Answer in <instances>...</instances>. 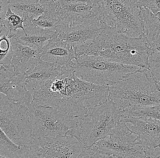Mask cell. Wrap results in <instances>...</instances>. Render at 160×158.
<instances>
[{
  "label": "cell",
  "instance_id": "4dcf8cb0",
  "mask_svg": "<svg viewBox=\"0 0 160 158\" xmlns=\"http://www.w3.org/2000/svg\"><path fill=\"white\" fill-rule=\"evenodd\" d=\"M155 50H158L159 51H160V48H158V49H155Z\"/></svg>",
  "mask_w": 160,
  "mask_h": 158
},
{
  "label": "cell",
  "instance_id": "83f0119b",
  "mask_svg": "<svg viewBox=\"0 0 160 158\" xmlns=\"http://www.w3.org/2000/svg\"><path fill=\"white\" fill-rule=\"evenodd\" d=\"M10 0H0L1 8H0V19L1 22L3 20L7 14L8 8L9 7Z\"/></svg>",
  "mask_w": 160,
  "mask_h": 158
},
{
  "label": "cell",
  "instance_id": "7a4b0ae2",
  "mask_svg": "<svg viewBox=\"0 0 160 158\" xmlns=\"http://www.w3.org/2000/svg\"><path fill=\"white\" fill-rule=\"evenodd\" d=\"M155 49L147 45L143 34L128 36L105 25L94 41L78 54L98 56L111 61L149 68V59Z\"/></svg>",
  "mask_w": 160,
  "mask_h": 158
},
{
  "label": "cell",
  "instance_id": "ac0fdd59",
  "mask_svg": "<svg viewBox=\"0 0 160 158\" xmlns=\"http://www.w3.org/2000/svg\"><path fill=\"white\" fill-rule=\"evenodd\" d=\"M54 1L57 4L56 12L60 20V26L68 24L72 21L92 14V8L86 4L72 0Z\"/></svg>",
  "mask_w": 160,
  "mask_h": 158
},
{
  "label": "cell",
  "instance_id": "6da1fadb",
  "mask_svg": "<svg viewBox=\"0 0 160 158\" xmlns=\"http://www.w3.org/2000/svg\"><path fill=\"white\" fill-rule=\"evenodd\" d=\"M109 86L79 79L75 71L63 72L33 94L34 100L71 116H79L104 103Z\"/></svg>",
  "mask_w": 160,
  "mask_h": 158
},
{
  "label": "cell",
  "instance_id": "30bf717a",
  "mask_svg": "<svg viewBox=\"0 0 160 158\" xmlns=\"http://www.w3.org/2000/svg\"><path fill=\"white\" fill-rule=\"evenodd\" d=\"M105 24L92 14L72 21L68 24L59 26L57 36L75 49L77 54L91 44L104 28Z\"/></svg>",
  "mask_w": 160,
  "mask_h": 158
},
{
  "label": "cell",
  "instance_id": "ba28073f",
  "mask_svg": "<svg viewBox=\"0 0 160 158\" xmlns=\"http://www.w3.org/2000/svg\"><path fill=\"white\" fill-rule=\"evenodd\" d=\"M0 127L18 145L29 147L33 138L28 108L0 94Z\"/></svg>",
  "mask_w": 160,
  "mask_h": 158
},
{
  "label": "cell",
  "instance_id": "e0dca14e",
  "mask_svg": "<svg viewBox=\"0 0 160 158\" xmlns=\"http://www.w3.org/2000/svg\"><path fill=\"white\" fill-rule=\"evenodd\" d=\"M24 26L25 32L19 29L13 38L22 44L39 50L42 51L56 33V30L43 28L33 23Z\"/></svg>",
  "mask_w": 160,
  "mask_h": 158
},
{
  "label": "cell",
  "instance_id": "3957f363",
  "mask_svg": "<svg viewBox=\"0 0 160 158\" xmlns=\"http://www.w3.org/2000/svg\"><path fill=\"white\" fill-rule=\"evenodd\" d=\"M108 98L123 116L160 105V88L150 69H141L110 85Z\"/></svg>",
  "mask_w": 160,
  "mask_h": 158
},
{
  "label": "cell",
  "instance_id": "5bb4252c",
  "mask_svg": "<svg viewBox=\"0 0 160 158\" xmlns=\"http://www.w3.org/2000/svg\"><path fill=\"white\" fill-rule=\"evenodd\" d=\"M77 58L75 49L61 40L56 34L44 47L41 56L42 61L57 66L62 73L74 71V60Z\"/></svg>",
  "mask_w": 160,
  "mask_h": 158
},
{
  "label": "cell",
  "instance_id": "d6a6232c",
  "mask_svg": "<svg viewBox=\"0 0 160 158\" xmlns=\"http://www.w3.org/2000/svg\"><path fill=\"white\" fill-rule=\"evenodd\" d=\"M160 48V46H159V47H158V48ZM157 48V49H158Z\"/></svg>",
  "mask_w": 160,
  "mask_h": 158
},
{
  "label": "cell",
  "instance_id": "d4e9b609",
  "mask_svg": "<svg viewBox=\"0 0 160 158\" xmlns=\"http://www.w3.org/2000/svg\"><path fill=\"white\" fill-rule=\"evenodd\" d=\"M150 70L160 88V52L155 50L149 59Z\"/></svg>",
  "mask_w": 160,
  "mask_h": 158
},
{
  "label": "cell",
  "instance_id": "277c9868",
  "mask_svg": "<svg viewBox=\"0 0 160 158\" xmlns=\"http://www.w3.org/2000/svg\"><path fill=\"white\" fill-rule=\"evenodd\" d=\"M123 114L110 99L79 116H73L69 135L91 145L109 135L121 121Z\"/></svg>",
  "mask_w": 160,
  "mask_h": 158
},
{
  "label": "cell",
  "instance_id": "44dd1931",
  "mask_svg": "<svg viewBox=\"0 0 160 158\" xmlns=\"http://www.w3.org/2000/svg\"><path fill=\"white\" fill-rule=\"evenodd\" d=\"M29 147L21 146L12 140L1 129L0 157L28 158Z\"/></svg>",
  "mask_w": 160,
  "mask_h": 158
},
{
  "label": "cell",
  "instance_id": "4316f807",
  "mask_svg": "<svg viewBox=\"0 0 160 158\" xmlns=\"http://www.w3.org/2000/svg\"><path fill=\"white\" fill-rule=\"evenodd\" d=\"M140 8L146 7L156 14L160 13V0H139Z\"/></svg>",
  "mask_w": 160,
  "mask_h": 158
},
{
  "label": "cell",
  "instance_id": "1f68e13d",
  "mask_svg": "<svg viewBox=\"0 0 160 158\" xmlns=\"http://www.w3.org/2000/svg\"><path fill=\"white\" fill-rule=\"evenodd\" d=\"M160 147V145H158V146L157 147Z\"/></svg>",
  "mask_w": 160,
  "mask_h": 158
},
{
  "label": "cell",
  "instance_id": "d6986e66",
  "mask_svg": "<svg viewBox=\"0 0 160 158\" xmlns=\"http://www.w3.org/2000/svg\"><path fill=\"white\" fill-rule=\"evenodd\" d=\"M140 9L145 41L149 48L156 49L160 46V13H154L146 7Z\"/></svg>",
  "mask_w": 160,
  "mask_h": 158
},
{
  "label": "cell",
  "instance_id": "4fadbf2b",
  "mask_svg": "<svg viewBox=\"0 0 160 158\" xmlns=\"http://www.w3.org/2000/svg\"><path fill=\"white\" fill-rule=\"evenodd\" d=\"M0 92L16 103L28 106L33 100L27 89L25 74L17 73L12 67L0 68Z\"/></svg>",
  "mask_w": 160,
  "mask_h": 158
},
{
  "label": "cell",
  "instance_id": "7402d4cb",
  "mask_svg": "<svg viewBox=\"0 0 160 158\" xmlns=\"http://www.w3.org/2000/svg\"><path fill=\"white\" fill-rule=\"evenodd\" d=\"M56 8L57 4L54 0L48 2L46 3V9L43 13L38 19L33 21L32 23L43 28L56 30L60 25Z\"/></svg>",
  "mask_w": 160,
  "mask_h": 158
},
{
  "label": "cell",
  "instance_id": "2e32d148",
  "mask_svg": "<svg viewBox=\"0 0 160 158\" xmlns=\"http://www.w3.org/2000/svg\"><path fill=\"white\" fill-rule=\"evenodd\" d=\"M61 73L62 70L57 66L41 60L32 69L25 74L27 89L33 96Z\"/></svg>",
  "mask_w": 160,
  "mask_h": 158
},
{
  "label": "cell",
  "instance_id": "cb8c5ba5",
  "mask_svg": "<svg viewBox=\"0 0 160 158\" xmlns=\"http://www.w3.org/2000/svg\"><path fill=\"white\" fill-rule=\"evenodd\" d=\"M1 64L5 67H12L11 60L12 50L11 39L7 34V31L5 28H1Z\"/></svg>",
  "mask_w": 160,
  "mask_h": 158
},
{
  "label": "cell",
  "instance_id": "8992f818",
  "mask_svg": "<svg viewBox=\"0 0 160 158\" xmlns=\"http://www.w3.org/2000/svg\"><path fill=\"white\" fill-rule=\"evenodd\" d=\"M74 71L83 80L111 85L141 69L136 66L111 61L98 56L82 55L74 60Z\"/></svg>",
  "mask_w": 160,
  "mask_h": 158
},
{
  "label": "cell",
  "instance_id": "f546056e",
  "mask_svg": "<svg viewBox=\"0 0 160 158\" xmlns=\"http://www.w3.org/2000/svg\"><path fill=\"white\" fill-rule=\"evenodd\" d=\"M42 2L43 3H47V2H49V1H52V0H41Z\"/></svg>",
  "mask_w": 160,
  "mask_h": 158
},
{
  "label": "cell",
  "instance_id": "9c48e42d",
  "mask_svg": "<svg viewBox=\"0 0 160 158\" xmlns=\"http://www.w3.org/2000/svg\"><path fill=\"white\" fill-rule=\"evenodd\" d=\"M28 108L33 139L69 135L73 116L34 100Z\"/></svg>",
  "mask_w": 160,
  "mask_h": 158
},
{
  "label": "cell",
  "instance_id": "ffe728a7",
  "mask_svg": "<svg viewBox=\"0 0 160 158\" xmlns=\"http://www.w3.org/2000/svg\"><path fill=\"white\" fill-rule=\"evenodd\" d=\"M46 3L41 0H10L9 7L23 19L24 26L32 23L43 13Z\"/></svg>",
  "mask_w": 160,
  "mask_h": 158
},
{
  "label": "cell",
  "instance_id": "603a6c76",
  "mask_svg": "<svg viewBox=\"0 0 160 158\" xmlns=\"http://www.w3.org/2000/svg\"><path fill=\"white\" fill-rule=\"evenodd\" d=\"M23 19L12 11L10 7L3 20L1 22V27H4L7 31V34L10 38H13L19 29L25 32Z\"/></svg>",
  "mask_w": 160,
  "mask_h": 158
},
{
  "label": "cell",
  "instance_id": "9a60e30c",
  "mask_svg": "<svg viewBox=\"0 0 160 158\" xmlns=\"http://www.w3.org/2000/svg\"><path fill=\"white\" fill-rule=\"evenodd\" d=\"M11 39L12 50L11 64L16 73L25 74L41 61L42 51L22 44L14 38Z\"/></svg>",
  "mask_w": 160,
  "mask_h": 158
},
{
  "label": "cell",
  "instance_id": "f1b7e54d",
  "mask_svg": "<svg viewBox=\"0 0 160 158\" xmlns=\"http://www.w3.org/2000/svg\"><path fill=\"white\" fill-rule=\"evenodd\" d=\"M77 3H83L92 8L96 0H72Z\"/></svg>",
  "mask_w": 160,
  "mask_h": 158
},
{
  "label": "cell",
  "instance_id": "52a82bcc",
  "mask_svg": "<svg viewBox=\"0 0 160 158\" xmlns=\"http://www.w3.org/2000/svg\"><path fill=\"white\" fill-rule=\"evenodd\" d=\"M93 145L98 158H146L139 136L121 121Z\"/></svg>",
  "mask_w": 160,
  "mask_h": 158
},
{
  "label": "cell",
  "instance_id": "5b68a950",
  "mask_svg": "<svg viewBox=\"0 0 160 158\" xmlns=\"http://www.w3.org/2000/svg\"><path fill=\"white\" fill-rule=\"evenodd\" d=\"M92 11L105 25L127 35L143 34L139 0H96Z\"/></svg>",
  "mask_w": 160,
  "mask_h": 158
},
{
  "label": "cell",
  "instance_id": "7c38bea8",
  "mask_svg": "<svg viewBox=\"0 0 160 158\" xmlns=\"http://www.w3.org/2000/svg\"><path fill=\"white\" fill-rule=\"evenodd\" d=\"M123 122L139 136L146 158H160V120L148 117L124 116Z\"/></svg>",
  "mask_w": 160,
  "mask_h": 158
},
{
  "label": "cell",
  "instance_id": "484cf974",
  "mask_svg": "<svg viewBox=\"0 0 160 158\" xmlns=\"http://www.w3.org/2000/svg\"><path fill=\"white\" fill-rule=\"evenodd\" d=\"M124 116L133 117H148L158 119L160 120V105L137 110L128 113Z\"/></svg>",
  "mask_w": 160,
  "mask_h": 158
},
{
  "label": "cell",
  "instance_id": "8fae6325",
  "mask_svg": "<svg viewBox=\"0 0 160 158\" xmlns=\"http://www.w3.org/2000/svg\"><path fill=\"white\" fill-rule=\"evenodd\" d=\"M84 146L72 135L34 139L28 158H78Z\"/></svg>",
  "mask_w": 160,
  "mask_h": 158
}]
</instances>
